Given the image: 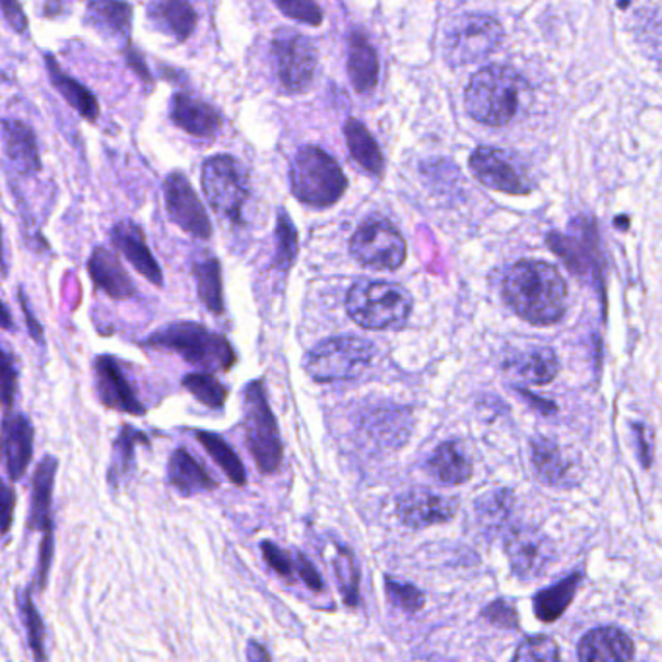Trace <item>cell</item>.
I'll return each mask as SVG.
<instances>
[{
	"mask_svg": "<svg viewBox=\"0 0 662 662\" xmlns=\"http://www.w3.org/2000/svg\"><path fill=\"white\" fill-rule=\"evenodd\" d=\"M507 307L527 323L548 327L567 314V284L549 262L523 259L504 279Z\"/></svg>",
	"mask_w": 662,
	"mask_h": 662,
	"instance_id": "1",
	"label": "cell"
},
{
	"mask_svg": "<svg viewBox=\"0 0 662 662\" xmlns=\"http://www.w3.org/2000/svg\"><path fill=\"white\" fill-rule=\"evenodd\" d=\"M150 350H167L184 357L189 366L218 374L236 366L237 354L232 342L218 332L194 321H175L159 327L140 342Z\"/></svg>",
	"mask_w": 662,
	"mask_h": 662,
	"instance_id": "2",
	"label": "cell"
},
{
	"mask_svg": "<svg viewBox=\"0 0 662 662\" xmlns=\"http://www.w3.org/2000/svg\"><path fill=\"white\" fill-rule=\"evenodd\" d=\"M527 92L524 79L509 67H486L472 76L464 94L466 111L474 121L488 127H506L519 114Z\"/></svg>",
	"mask_w": 662,
	"mask_h": 662,
	"instance_id": "3",
	"label": "cell"
},
{
	"mask_svg": "<svg viewBox=\"0 0 662 662\" xmlns=\"http://www.w3.org/2000/svg\"><path fill=\"white\" fill-rule=\"evenodd\" d=\"M346 311L366 331H389L406 323L412 297L392 282L357 280L346 294Z\"/></svg>",
	"mask_w": 662,
	"mask_h": 662,
	"instance_id": "4",
	"label": "cell"
},
{
	"mask_svg": "<svg viewBox=\"0 0 662 662\" xmlns=\"http://www.w3.org/2000/svg\"><path fill=\"white\" fill-rule=\"evenodd\" d=\"M289 184L297 201L327 209L342 199L346 192L348 179L342 167L317 146H304L297 150L289 166Z\"/></svg>",
	"mask_w": 662,
	"mask_h": 662,
	"instance_id": "5",
	"label": "cell"
},
{
	"mask_svg": "<svg viewBox=\"0 0 662 662\" xmlns=\"http://www.w3.org/2000/svg\"><path fill=\"white\" fill-rule=\"evenodd\" d=\"M245 445L262 474L279 472L284 457L279 422L272 414L262 381H251L244 392Z\"/></svg>",
	"mask_w": 662,
	"mask_h": 662,
	"instance_id": "6",
	"label": "cell"
},
{
	"mask_svg": "<svg viewBox=\"0 0 662 662\" xmlns=\"http://www.w3.org/2000/svg\"><path fill=\"white\" fill-rule=\"evenodd\" d=\"M377 348L374 342L357 336H334L315 346L306 359L304 369L317 383L352 381L371 366Z\"/></svg>",
	"mask_w": 662,
	"mask_h": 662,
	"instance_id": "7",
	"label": "cell"
},
{
	"mask_svg": "<svg viewBox=\"0 0 662 662\" xmlns=\"http://www.w3.org/2000/svg\"><path fill=\"white\" fill-rule=\"evenodd\" d=\"M202 191L212 210L229 224H244L245 204L251 197V185L244 166L229 154L212 156L202 164Z\"/></svg>",
	"mask_w": 662,
	"mask_h": 662,
	"instance_id": "8",
	"label": "cell"
},
{
	"mask_svg": "<svg viewBox=\"0 0 662 662\" xmlns=\"http://www.w3.org/2000/svg\"><path fill=\"white\" fill-rule=\"evenodd\" d=\"M504 29L496 17L464 14L445 27L444 57L451 67H466L496 51Z\"/></svg>",
	"mask_w": 662,
	"mask_h": 662,
	"instance_id": "9",
	"label": "cell"
},
{
	"mask_svg": "<svg viewBox=\"0 0 662 662\" xmlns=\"http://www.w3.org/2000/svg\"><path fill=\"white\" fill-rule=\"evenodd\" d=\"M350 253L374 271H399L406 261V241L387 220H366L350 241Z\"/></svg>",
	"mask_w": 662,
	"mask_h": 662,
	"instance_id": "10",
	"label": "cell"
},
{
	"mask_svg": "<svg viewBox=\"0 0 662 662\" xmlns=\"http://www.w3.org/2000/svg\"><path fill=\"white\" fill-rule=\"evenodd\" d=\"M272 59L280 84L289 94H302L314 84L317 52L304 35L294 29H280L272 39Z\"/></svg>",
	"mask_w": 662,
	"mask_h": 662,
	"instance_id": "11",
	"label": "cell"
},
{
	"mask_svg": "<svg viewBox=\"0 0 662 662\" xmlns=\"http://www.w3.org/2000/svg\"><path fill=\"white\" fill-rule=\"evenodd\" d=\"M506 554L513 576L523 583H534L548 574L556 549L541 529L511 527L506 534Z\"/></svg>",
	"mask_w": 662,
	"mask_h": 662,
	"instance_id": "12",
	"label": "cell"
},
{
	"mask_svg": "<svg viewBox=\"0 0 662 662\" xmlns=\"http://www.w3.org/2000/svg\"><path fill=\"white\" fill-rule=\"evenodd\" d=\"M164 201H166L167 216L175 226L181 227L185 234L197 239L212 237L209 212L181 169H175L167 175L164 181Z\"/></svg>",
	"mask_w": 662,
	"mask_h": 662,
	"instance_id": "13",
	"label": "cell"
},
{
	"mask_svg": "<svg viewBox=\"0 0 662 662\" xmlns=\"http://www.w3.org/2000/svg\"><path fill=\"white\" fill-rule=\"evenodd\" d=\"M471 169L480 184L486 185L494 191L506 192V194L531 192V179L521 159H517L506 150L480 146L472 152Z\"/></svg>",
	"mask_w": 662,
	"mask_h": 662,
	"instance_id": "14",
	"label": "cell"
},
{
	"mask_svg": "<svg viewBox=\"0 0 662 662\" xmlns=\"http://www.w3.org/2000/svg\"><path fill=\"white\" fill-rule=\"evenodd\" d=\"M94 389H96L97 401L107 410H114L119 414H131L137 418L146 416L149 412L140 401L131 381L127 379L117 357L102 354L94 359Z\"/></svg>",
	"mask_w": 662,
	"mask_h": 662,
	"instance_id": "15",
	"label": "cell"
},
{
	"mask_svg": "<svg viewBox=\"0 0 662 662\" xmlns=\"http://www.w3.org/2000/svg\"><path fill=\"white\" fill-rule=\"evenodd\" d=\"M459 497L445 496L427 488H414L397 497V515L402 524L419 531L434 524L449 523L459 513Z\"/></svg>",
	"mask_w": 662,
	"mask_h": 662,
	"instance_id": "16",
	"label": "cell"
},
{
	"mask_svg": "<svg viewBox=\"0 0 662 662\" xmlns=\"http://www.w3.org/2000/svg\"><path fill=\"white\" fill-rule=\"evenodd\" d=\"M35 429L26 414L9 410L0 424V464L12 482L24 478L34 459Z\"/></svg>",
	"mask_w": 662,
	"mask_h": 662,
	"instance_id": "17",
	"label": "cell"
},
{
	"mask_svg": "<svg viewBox=\"0 0 662 662\" xmlns=\"http://www.w3.org/2000/svg\"><path fill=\"white\" fill-rule=\"evenodd\" d=\"M504 369L513 377L515 381L531 387H542L552 383L558 377V354L542 344L509 350L504 357Z\"/></svg>",
	"mask_w": 662,
	"mask_h": 662,
	"instance_id": "18",
	"label": "cell"
},
{
	"mask_svg": "<svg viewBox=\"0 0 662 662\" xmlns=\"http://www.w3.org/2000/svg\"><path fill=\"white\" fill-rule=\"evenodd\" d=\"M111 241L115 249L131 262L132 269L139 272L142 279L149 280L152 286H164V272L156 257L150 251L144 229L134 224L132 220H121L111 229Z\"/></svg>",
	"mask_w": 662,
	"mask_h": 662,
	"instance_id": "19",
	"label": "cell"
},
{
	"mask_svg": "<svg viewBox=\"0 0 662 662\" xmlns=\"http://www.w3.org/2000/svg\"><path fill=\"white\" fill-rule=\"evenodd\" d=\"M576 236H561V234H549L548 245L554 253L561 257L567 269L576 272L577 276H587L591 271H596V251H599V239L593 222L579 218L576 224Z\"/></svg>",
	"mask_w": 662,
	"mask_h": 662,
	"instance_id": "20",
	"label": "cell"
},
{
	"mask_svg": "<svg viewBox=\"0 0 662 662\" xmlns=\"http://www.w3.org/2000/svg\"><path fill=\"white\" fill-rule=\"evenodd\" d=\"M531 466L536 480L549 488H571L576 486V471L569 454L556 439L534 437L531 444Z\"/></svg>",
	"mask_w": 662,
	"mask_h": 662,
	"instance_id": "21",
	"label": "cell"
},
{
	"mask_svg": "<svg viewBox=\"0 0 662 662\" xmlns=\"http://www.w3.org/2000/svg\"><path fill=\"white\" fill-rule=\"evenodd\" d=\"M87 276L96 289L115 302H127L137 297V286L131 274L125 271L121 259L107 247H96L87 259Z\"/></svg>",
	"mask_w": 662,
	"mask_h": 662,
	"instance_id": "22",
	"label": "cell"
},
{
	"mask_svg": "<svg viewBox=\"0 0 662 662\" xmlns=\"http://www.w3.org/2000/svg\"><path fill=\"white\" fill-rule=\"evenodd\" d=\"M169 117L174 125L194 139H214L222 129V115L218 109L187 92L175 94Z\"/></svg>",
	"mask_w": 662,
	"mask_h": 662,
	"instance_id": "23",
	"label": "cell"
},
{
	"mask_svg": "<svg viewBox=\"0 0 662 662\" xmlns=\"http://www.w3.org/2000/svg\"><path fill=\"white\" fill-rule=\"evenodd\" d=\"M0 139L10 166L17 174L32 175L42 169V154L35 131L20 119H4L0 122Z\"/></svg>",
	"mask_w": 662,
	"mask_h": 662,
	"instance_id": "24",
	"label": "cell"
},
{
	"mask_svg": "<svg viewBox=\"0 0 662 662\" xmlns=\"http://www.w3.org/2000/svg\"><path fill=\"white\" fill-rule=\"evenodd\" d=\"M59 471V461L52 454H45L37 464L32 478V501H29V517H27V529L29 531H52V492H55V480Z\"/></svg>",
	"mask_w": 662,
	"mask_h": 662,
	"instance_id": "25",
	"label": "cell"
},
{
	"mask_svg": "<svg viewBox=\"0 0 662 662\" xmlns=\"http://www.w3.org/2000/svg\"><path fill=\"white\" fill-rule=\"evenodd\" d=\"M167 484L184 497H192L218 488V482L210 476L206 466L197 461L191 451L185 447L175 449L169 457Z\"/></svg>",
	"mask_w": 662,
	"mask_h": 662,
	"instance_id": "26",
	"label": "cell"
},
{
	"mask_svg": "<svg viewBox=\"0 0 662 662\" xmlns=\"http://www.w3.org/2000/svg\"><path fill=\"white\" fill-rule=\"evenodd\" d=\"M139 445H144L146 449H150L152 441H150L149 434L140 432L131 424H122L111 445V462L107 469V484L114 492L121 489L137 471V447Z\"/></svg>",
	"mask_w": 662,
	"mask_h": 662,
	"instance_id": "27",
	"label": "cell"
},
{
	"mask_svg": "<svg viewBox=\"0 0 662 662\" xmlns=\"http://www.w3.org/2000/svg\"><path fill=\"white\" fill-rule=\"evenodd\" d=\"M634 657V641L618 628L593 629L577 646V659L583 662L631 661Z\"/></svg>",
	"mask_w": 662,
	"mask_h": 662,
	"instance_id": "28",
	"label": "cell"
},
{
	"mask_svg": "<svg viewBox=\"0 0 662 662\" xmlns=\"http://www.w3.org/2000/svg\"><path fill=\"white\" fill-rule=\"evenodd\" d=\"M84 22L97 34L127 44L131 39L132 7L125 0H90Z\"/></svg>",
	"mask_w": 662,
	"mask_h": 662,
	"instance_id": "29",
	"label": "cell"
},
{
	"mask_svg": "<svg viewBox=\"0 0 662 662\" xmlns=\"http://www.w3.org/2000/svg\"><path fill=\"white\" fill-rule=\"evenodd\" d=\"M150 22L162 34L174 37L175 44H185L199 24V14L189 0H154L149 9Z\"/></svg>",
	"mask_w": 662,
	"mask_h": 662,
	"instance_id": "30",
	"label": "cell"
},
{
	"mask_svg": "<svg viewBox=\"0 0 662 662\" xmlns=\"http://www.w3.org/2000/svg\"><path fill=\"white\" fill-rule=\"evenodd\" d=\"M45 69L49 74L52 87L61 94L62 99L87 122H96L99 119V102L92 90H87L82 82L72 79L59 67L52 52H45Z\"/></svg>",
	"mask_w": 662,
	"mask_h": 662,
	"instance_id": "31",
	"label": "cell"
},
{
	"mask_svg": "<svg viewBox=\"0 0 662 662\" xmlns=\"http://www.w3.org/2000/svg\"><path fill=\"white\" fill-rule=\"evenodd\" d=\"M426 471L444 486H461L472 478L474 464L459 441H445L427 459Z\"/></svg>",
	"mask_w": 662,
	"mask_h": 662,
	"instance_id": "32",
	"label": "cell"
},
{
	"mask_svg": "<svg viewBox=\"0 0 662 662\" xmlns=\"http://www.w3.org/2000/svg\"><path fill=\"white\" fill-rule=\"evenodd\" d=\"M348 74L359 94L371 92L379 80L377 51L362 32L348 35Z\"/></svg>",
	"mask_w": 662,
	"mask_h": 662,
	"instance_id": "33",
	"label": "cell"
},
{
	"mask_svg": "<svg viewBox=\"0 0 662 662\" xmlns=\"http://www.w3.org/2000/svg\"><path fill=\"white\" fill-rule=\"evenodd\" d=\"M192 276L197 282V294L202 306L212 315H224V282H222V264L214 255H206L199 261L192 262Z\"/></svg>",
	"mask_w": 662,
	"mask_h": 662,
	"instance_id": "34",
	"label": "cell"
},
{
	"mask_svg": "<svg viewBox=\"0 0 662 662\" xmlns=\"http://www.w3.org/2000/svg\"><path fill=\"white\" fill-rule=\"evenodd\" d=\"M583 581V574L576 571L571 576L564 577L561 581L552 584L534 596V614L544 624H552L564 616L569 604L576 599L579 584Z\"/></svg>",
	"mask_w": 662,
	"mask_h": 662,
	"instance_id": "35",
	"label": "cell"
},
{
	"mask_svg": "<svg viewBox=\"0 0 662 662\" xmlns=\"http://www.w3.org/2000/svg\"><path fill=\"white\" fill-rule=\"evenodd\" d=\"M194 439L202 445V449L212 457V461L218 464L234 486L241 488L247 484V471H245L244 462L224 437L206 432V429H194Z\"/></svg>",
	"mask_w": 662,
	"mask_h": 662,
	"instance_id": "36",
	"label": "cell"
},
{
	"mask_svg": "<svg viewBox=\"0 0 662 662\" xmlns=\"http://www.w3.org/2000/svg\"><path fill=\"white\" fill-rule=\"evenodd\" d=\"M515 509L511 489H494L474 501V515L480 527L486 532H499L506 529Z\"/></svg>",
	"mask_w": 662,
	"mask_h": 662,
	"instance_id": "37",
	"label": "cell"
},
{
	"mask_svg": "<svg viewBox=\"0 0 662 662\" xmlns=\"http://www.w3.org/2000/svg\"><path fill=\"white\" fill-rule=\"evenodd\" d=\"M344 137L348 144L350 154L359 166L371 175L383 174V154L377 146L371 132L357 119H348L344 125Z\"/></svg>",
	"mask_w": 662,
	"mask_h": 662,
	"instance_id": "38",
	"label": "cell"
},
{
	"mask_svg": "<svg viewBox=\"0 0 662 662\" xmlns=\"http://www.w3.org/2000/svg\"><path fill=\"white\" fill-rule=\"evenodd\" d=\"M32 591H34V587H26L22 591H16V606L17 612H20V618H22V624L26 628L29 651L34 654L35 661L44 662L47 661V653H45V622L39 611H37V606H35Z\"/></svg>",
	"mask_w": 662,
	"mask_h": 662,
	"instance_id": "39",
	"label": "cell"
},
{
	"mask_svg": "<svg viewBox=\"0 0 662 662\" xmlns=\"http://www.w3.org/2000/svg\"><path fill=\"white\" fill-rule=\"evenodd\" d=\"M332 546H334V554H332L331 564L340 593L344 596L346 606L354 608L359 602V569H357L354 552L336 542Z\"/></svg>",
	"mask_w": 662,
	"mask_h": 662,
	"instance_id": "40",
	"label": "cell"
},
{
	"mask_svg": "<svg viewBox=\"0 0 662 662\" xmlns=\"http://www.w3.org/2000/svg\"><path fill=\"white\" fill-rule=\"evenodd\" d=\"M181 387L210 410L224 409L227 394H229L226 385L220 383L216 375L210 374V371L185 375L181 379Z\"/></svg>",
	"mask_w": 662,
	"mask_h": 662,
	"instance_id": "41",
	"label": "cell"
},
{
	"mask_svg": "<svg viewBox=\"0 0 662 662\" xmlns=\"http://www.w3.org/2000/svg\"><path fill=\"white\" fill-rule=\"evenodd\" d=\"M297 232L294 222L286 214V210H279V224H276V255L274 267L280 271H288L296 261Z\"/></svg>",
	"mask_w": 662,
	"mask_h": 662,
	"instance_id": "42",
	"label": "cell"
},
{
	"mask_svg": "<svg viewBox=\"0 0 662 662\" xmlns=\"http://www.w3.org/2000/svg\"><path fill=\"white\" fill-rule=\"evenodd\" d=\"M385 591L392 606H397L399 611L414 614L426 606V594L422 593L416 584L385 577Z\"/></svg>",
	"mask_w": 662,
	"mask_h": 662,
	"instance_id": "43",
	"label": "cell"
},
{
	"mask_svg": "<svg viewBox=\"0 0 662 662\" xmlns=\"http://www.w3.org/2000/svg\"><path fill=\"white\" fill-rule=\"evenodd\" d=\"M561 654H559V647L552 637L548 636H534L524 639L521 646L517 647V651L513 654V661L517 662H529V661H559Z\"/></svg>",
	"mask_w": 662,
	"mask_h": 662,
	"instance_id": "44",
	"label": "cell"
},
{
	"mask_svg": "<svg viewBox=\"0 0 662 662\" xmlns=\"http://www.w3.org/2000/svg\"><path fill=\"white\" fill-rule=\"evenodd\" d=\"M17 379H20V371H17L16 359L0 346V404L7 410L14 406Z\"/></svg>",
	"mask_w": 662,
	"mask_h": 662,
	"instance_id": "45",
	"label": "cell"
},
{
	"mask_svg": "<svg viewBox=\"0 0 662 662\" xmlns=\"http://www.w3.org/2000/svg\"><path fill=\"white\" fill-rule=\"evenodd\" d=\"M282 14L294 17L307 26H321L323 10L317 7L315 0H274Z\"/></svg>",
	"mask_w": 662,
	"mask_h": 662,
	"instance_id": "46",
	"label": "cell"
},
{
	"mask_svg": "<svg viewBox=\"0 0 662 662\" xmlns=\"http://www.w3.org/2000/svg\"><path fill=\"white\" fill-rule=\"evenodd\" d=\"M39 542V554H37V566H35L34 584L37 593H44L51 576L52 558H55V529L42 532Z\"/></svg>",
	"mask_w": 662,
	"mask_h": 662,
	"instance_id": "47",
	"label": "cell"
},
{
	"mask_svg": "<svg viewBox=\"0 0 662 662\" xmlns=\"http://www.w3.org/2000/svg\"><path fill=\"white\" fill-rule=\"evenodd\" d=\"M262 558L264 561L274 569L280 577L284 579H292L296 576V561L289 556L288 552L279 548L274 542H262Z\"/></svg>",
	"mask_w": 662,
	"mask_h": 662,
	"instance_id": "48",
	"label": "cell"
},
{
	"mask_svg": "<svg viewBox=\"0 0 662 662\" xmlns=\"http://www.w3.org/2000/svg\"><path fill=\"white\" fill-rule=\"evenodd\" d=\"M484 619H488L492 626L504 629H517L519 628V618H517V611L513 608L511 602H507L506 599H499V601L489 604L482 612Z\"/></svg>",
	"mask_w": 662,
	"mask_h": 662,
	"instance_id": "49",
	"label": "cell"
},
{
	"mask_svg": "<svg viewBox=\"0 0 662 662\" xmlns=\"http://www.w3.org/2000/svg\"><path fill=\"white\" fill-rule=\"evenodd\" d=\"M16 489L4 482L0 476V536H7L14 524V511H16Z\"/></svg>",
	"mask_w": 662,
	"mask_h": 662,
	"instance_id": "50",
	"label": "cell"
},
{
	"mask_svg": "<svg viewBox=\"0 0 662 662\" xmlns=\"http://www.w3.org/2000/svg\"><path fill=\"white\" fill-rule=\"evenodd\" d=\"M122 57H125L127 67H129L144 84H152V82H154V76H152V72H150L144 55L131 44V39H129L127 44H122Z\"/></svg>",
	"mask_w": 662,
	"mask_h": 662,
	"instance_id": "51",
	"label": "cell"
},
{
	"mask_svg": "<svg viewBox=\"0 0 662 662\" xmlns=\"http://www.w3.org/2000/svg\"><path fill=\"white\" fill-rule=\"evenodd\" d=\"M0 12L16 34H26L29 22H27L26 10L20 4V0H0Z\"/></svg>",
	"mask_w": 662,
	"mask_h": 662,
	"instance_id": "52",
	"label": "cell"
},
{
	"mask_svg": "<svg viewBox=\"0 0 662 662\" xmlns=\"http://www.w3.org/2000/svg\"><path fill=\"white\" fill-rule=\"evenodd\" d=\"M17 302H20V309H22V315H24V319H26L27 332H29V339L37 342L39 346H45V331L44 324L37 321V317H35L34 311H32V306H29V299H27L26 292L24 288L17 289Z\"/></svg>",
	"mask_w": 662,
	"mask_h": 662,
	"instance_id": "53",
	"label": "cell"
},
{
	"mask_svg": "<svg viewBox=\"0 0 662 662\" xmlns=\"http://www.w3.org/2000/svg\"><path fill=\"white\" fill-rule=\"evenodd\" d=\"M294 561H296V574L302 577V581H304L311 591H323V577L317 571V567H315L304 554H297Z\"/></svg>",
	"mask_w": 662,
	"mask_h": 662,
	"instance_id": "54",
	"label": "cell"
},
{
	"mask_svg": "<svg viewBox=\"0 0 662 662\" xmlns=\"http://www.w3.org/2000/svg\"><path fill=\"white\" fill-rule=\"evenodd\" d=\"M636 427L637 441H639V454H641V462L643 466L649 469L651 462H653V441L647 439L649 436V427L646 426H634Z\"/></svg>",
	"mask_w": 662,
	"mask_h": 662,
	"instance_id": "55",
	"label": "cell"
},
{
	"mask_svg": "<svg viewBox=\"0 0 662 662\" xmlns=\"http://www.w3.org/2000/svg\"><path fill=\"white\" fill-rule=\"evenodd\" d=\"M247 659L249 661H271V654L262 646H257L255 641H249V649H247Z\"/></svg>",
	"mask_w": 662,
	"mask_h": 662,
	"instance_id": "56",
	"label": "cell"
},
{
	"mask_svg": "<svg viewBox=\"0 0 662 662\" xmlns=\"http://www.w3.org/2000/svg\"><path fill=\"white\" fill-rule=\"evenodd\" d=\"M14 329V317L9 306L0 299V331H12Z\"/></svg>",
	"mask_w": 662,
	"mask_h": 662,
	"instance_id": "57",
	"label": "cell"
},
{
	"mask_svg": "<svg viewBox=\"0 0 662 662\" xmlns=\"http://www.w3.org/2000/svg\"><path fill=\"white\" fill-rule=\"evenodd\" d=\"M64 12V0H45L44 16H61Z\"/></svg>",
	"mask_w": 662,
	"mask_h": 662,
	"instance_id": "58",
	"label": "cell"
},
{
	"mask_svg": "<svg viewBox=\"0 0 662 662\" xmlns=\"http://www.w3.org/2000/svg\"><path fill=\"white\" fill-rule=\"evenodd\" d=\"M9 276V262H7V255H4V232H2V224H0V279H7Z\"/></svg>",
	"mask_w": 662,
	"mask_h": 662,
	"instance_id": "59",
	"label": "cell"
}]
</instances>
